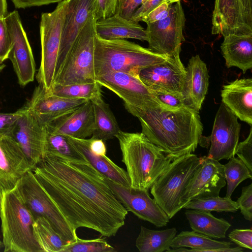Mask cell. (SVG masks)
I'll list each match as a JSON object with an SVG mask.
<instances>
[{
  "instance_id": "6da1fadb",
  "label": "cell",
  "mask_w": 252,
  "mask_h": 252,
  "mask_svg": "<svg viewBox=\"0 0 252 252\" xmlns=\"http://www.w3.org/2000/svg\"><path fill=\"white\" fill-rule=\"evenodd\" d=\"M32 171L74 230L86 227L110 237L125 224L128 211L85 160L46 154Z\"/></svg>"
},
{
  "instance_id": "7a4b0ae2",
  "label": "cell",
  "mask_w": 252,
  "mask_h": 252,
  "mask_svg": "<svg viewBox=\"0 0 252 252\" xmlns=\"http://www.w3.org/2000/svg\"><path fill=\"white\" fill-rule=\"evenodd\" d=\"M130 114L139 119L142 133L173 159L194 152L202 136L199 112L187 106L176 111L158 107Z\"/></svg>"
},
{
  "instance_id": "3957f363",
  "label": "cell",
  "mask_w": 252,
  "mask_h": 252,
  "mask_svg": "<svg viewBox=\"0 0 252 252\" xmlns=\"http://www.w3.org/2000/svg\"><path fill=\"white\" fill-rule=\"evenodd\" d=\"M116 137L122 152V162L126 168L130 188L149 190L174 159L165 155L142 132L121 130Z\"/></svg>"
},
{
  "instance_id": "277c9868",
  "label": "cell",
  "mask_w": 252,
  "mask_h": 252,
  "mask_svg": "<svg viewBox=\"0 0 252 252\" xmlns=\"http://www.w3.org/2000/svg\"><path fill=\"white\" fill-rule=\"evenodd\" d=\"M167 58L125 39L105 40L95 37L94 71L96 78L111 71L138 76L141 69L162 63Z\"/></svg>"
},
{
  "instance_id": "5b68a950",
  "label": "cell",
  "mask_w": 252,
  "mask_h": 252,
  "mask_svg": "<svg viewBox=\"0 0 252 252\" xmlns=\"http://www.w3.org/2000/svg\"><path fill=\"white\" fill-rule=\"evenodd\" d=\"M0 217L5 252H43L33 230L35 218L21 198L16 186L2 192Z\"/></svg>"
},
{
  "instance_id": "8992f818",
  "label": "cell",
  "mask_w": 252,
  "mask_h": 252,
  "mask_svg": "<svg viewBox=\"0 0 252 252\" xmlns=\"http://www.w3.org/2000/svg\"><path fill=\"white\" fill-rule=\"evenodd\" d=\"M202 159L191 153L174 159L151 187L154 199L170 219L183 209L181 197Z\"/></svg>"
},
{
  "instance_id": "52a82bcc",
  "label": "cell",
  "mask_w": 252,
  "mask_h": 252,
  "mask_svg": "<svg viewBox=\"0 0 252 252\" xmlns=\"http://www.w3.org/2000/svg\"><path fill=\"white\" fill-rule=\"evenodd\" d=\"M96 21L94 12H93L80 30L62 65L55 74L53 86L96 82L94 71Z\"/></svg>"
},
{
  "instance_id": "ba28073f",
  "label": "cell",
  "mask_w": 252,
  "mask_h": 252,
  "mask_svg": "<svg viewBox=\"0 0 252 252\" xmlns=\"http://www.w3.org/2000/svg\"><path fill=\"white\" fill-rule=\"evenodd\" d=\"M22 200L35 218L43 217L51 223L63 241H75L74 230L50 197L32 170L27 172L16 185Z\"/></svg>"
},
{
  "instance_id": "9c48e42d",
  "label": "cell",
  "mask_w": 252,
  "mask_h": 252,
  "mask_svg": "<svg viewBox=\"0 0 252 252\" xmlns=\"http://www.w3.org/2000/svg\"><path fill=\"white\" fill-rule=\"evenodd\" d=\"M66 6L65 0H63L58 3L53 11L42 13L41 15V58L36 78L39 85L47 92L52 87L56 74Z\"/></svg>"
},
{
  "instance_id": "30bf717a",
  "label": "cell",
  "mask_w": 252,
  "mask_h": 252,
  "mask_svg": "<svg viewBox=\"0 0 252 252\" xmlns=\"http://www.w3.org/2000/svg\"><path fill=\"white\" fill-rule=\"evenodd\" d=\"M186 17L181 1L172 4L168 15L157 21L147 23L148 49L168 57L180 54L185 40L183 30Z\"/></svg>"
},
{
  "instance_id": "8fae6325",
  "label": "cell",
  "mask_w": 252,
  "mask_h": 252,
  "mask_svg": "<svg viewBox=\"0 0 252 252\" xmlns=\"http://www.w3.org/2000/svg\"><path fill=\"white\" fill-rule=\"evenodd\" d=\"M97 82L113 92L124 102L129 113L161 107L154 92L138 76L119 71H111L98 76Z\"/></svg>"
},
{
  "instance_id": "7c38bea8",
  "label": "cell",
  "mask_w": 252,
  "mask_h": 252,
  "mask_svg": "<svg viewBox=\"0 0 252 252\" xmlns=\"http://www.w3.org/2000/svg\"><path fill=\"white\" fill-rule=\"evenodd\" d=\"M12 46L8 59L11 61L19 84L24 87L34 80L35 63L32 50L17 10L5 17Z\"/></svg>"
},
{
  "instance_id": "4fadbf2b",
  "label": "cell",
  "mask_w": 252,
  "mask_h": 252,
  "mask_svg": "<svg viewBox=\"0 0 252 252\" xmlns=\"http://www.w3.org/2000/svg\"><path fill=\"white\" fill-rule=\"evenodd\" d=\"M241 126L238 118L221 102L217 112L206 157L218 161L234 157L238 144Z\"/></svg>"
},
{
  "instance_id": "5bb4252c",
  "label": "cell",
  "mask_w": 252,
  "mask_h": 252,
  "mask_svg": "<svg viewBox=\"0 0 252 252\" xmlns=\"http://www.w3.org/2000/svg\"><path fill=\"white\" fill-rule=\"evenodd\" d=\"M225 185L224 165L218 160L202 157L181 197L183 208L193 199L219 196Z\"/></svg>"
},
{
  "instance_id": "9a60e30c",
  "label": "cell",
  "mask_w": 252,
  "mask_h": 252,
  "mask_svg": "<svg viewBox=\"0 0 252 252\" xmlns=\"http://www.w3.org/2000/svg\"><path fill=\"white\" fill-rule=\"evenodd\" d=\"M106 179L115 195L127 211L158 227L167 225L170 218L150 196L149 190L127 188Z\"/></svg>"
},
{
  "instance_id": "2e32d148",
  "label": "cell",
  "mask_w": 252,
  "mask_h": 252,
  "mask_svg": "<svg viewBox=\"0 0 252 252\" xmlns=\"http://www.w3.org/2000/svg\"><path fill=\"white\" fill-rule=\"evenodd\" d=\"M10 133L17 142L34 168L45 156V124L25 106Z\"/></svg>"
},
{
  "instance_id": "e0dca14e",
  "label": "cell",
  "mask_w": 252,
  "mask_h": 252,
  "mask_svg": "<svg viewBox=\"0 0 252 252\" xmlns=\"http://www.w3.org/2000/svg\"><path fill=\"white\" fill-rule=\"evenodd\" d=\"M186 75L180 54L141 69L138 77L153 92L181 94Z\"/></svg>"
},
{
  "instance_id": "ac0fdd59",
  "label": "cell",
  "mask_w": 252,
  "mask_h": 252,
  "mask_svg": "<svg viewBox=\"0 0 252 252\" xmlns=\"http://www.w3.org/2000/svg\"><path fill=\"white\" fill-rule=\"evenodd\" d=\"M33 167L10 134H0V188L13 189L20 179Z\"/></svg>"
},
{
  "instance_id": "d6986e66",
  "label": "cell",
  "mask_w": 252,
  "mask_h": 252,
  "mask_svg": "<svg viewBox=\"0 0 252 252\" xmlns=\"http://www.w3.org/2000/svg\"><path fill=\"white\" fill-rule=\"evenodd\" d=\"M65 1L66 6L63 20L56 74L89 16L92 13L94 12L96 5V0H65Z\"/></svg>"
},
{
  "instance_id": "ffe728a7",
  "label": "cell",
  "mask_w": 252,
  "mask_h": 252,
  "mask_svg": "<svg viewBox=\"0 0 252 252\" xmlns=\"http://www.w3.org/2000/svg\"><path fill=\"white\" fill-rule=\"evenodd\" d=\"M88 100L59 96L47 92L40 86L35 87L25 106L43 124L48 123L75 110Z\"/></svg>"
},
{
  "instance_id": "44dd1931",
  "label": "cell",
  "mask_w": 252,
  "mask_h": 252,
  "mask_svg": "<svg viewBox=\"0 0 252 252\" xmlns=\"http://www.w3.org/2000/svg\"><path fill=\"white\" fill-rule=\"evenodd\" d=\"M45 125L55 132L79 139L92 136L95 129L93 105L88 100L72 111Z\"/></svg>"
},
{
  "instance_id": "7402d4cb",
  "label": "cell",
  "mask_w": 252,
  "mask_h": 252,
  "mask_svg": "<svg viewBox=\"0 0 252 252\" xmlns=\"http://www.w3.org/2000/svg\"><path fill=\"white\" fill-rule=\"evenodd\" d=\"M182 91L185 104L199 112L209 86V74L206 63L198 55L189 60Z\"/></svg>"
},
{
  "instance_id": "603a6c76",
  "label": "cell",
  "mask_w": 252,
  "mask_h": 252,
  "mask_svg": "<svg viewBox=\"0 0 252 252\" xmlns=\"http://www.w3.org/2000/svg\"><path fill=\"white\" fill-rule=\"evenodd\" d=\"M222 102L240 120L252 124V79H236L224 85Z\"/></svg>"
},
{
  "instance_id": "cb8c5ba5",
  "label": "cell",
  "mask_w": 252,
  "mask_h": 252,
  "mask_svg": "<svg viewBox=\"0 0 252 252\" xmlns=\"http://www.w3.org/2000/svg\"><path fill=\"white\" fill-rule=\"evenodd\" d=\"M68 137L84 159L96 171L114 183L127 188H130L126 171L116 165L106 155L100 156L94 154L90 149L89 139Z\"/></svg>"
},
{
  "instance_id": "d4e9b609",
  "label": "cell",
  "mask_w": 252,
  "mask_h": 252,
  "mask_svg": "<svg viewBox=\"0 0 252 252\" xmlns=\"http://www.w3.org/2000/svg\"><path fill=\"white\" fill-rule=\"evenodd\" d=\"M230 242L220 241L193 231H183L173 239L170 248L173 252H242L239 246L232 248Z\"/></svg>"
},
{
  "instance_id": "484cf974",
  "label": "cell",
  "mask_w": 252,
  "mask_h": 252,
  "mask_svg": "<svg viewBox=\"0 0 252 252\" xmlns=\"http://www.w3.org/2000/svg\"><path fill=\"white\" fill-rule=\"evenodd\" d=\"M220 46L227 68L235 66L243 73L252 67V34H229Z\"/></svg>"
},
{
  "instance_id": "4316f807",
  "label": "cell",
  "mask_w": 252,
  "mask_h": 252,
  "mask_svg": "<svg viewBox=\"0 0 252 252\" xmlns=\"http://www.w3.org/2000/svg\"><path fill=\"white\" fill-rule=\"evenodd\" d=\"M95 31L97 36L105 40L131 38L147 41L146 30L139 23L117 14L96 20Z\"/></svg>"
},
{
  "instance_id": "83f0119b",
  "label": "cell",
  "mask_w": 252,
  "mask_h": 252,
  "mask_svg": "<svg viewBox=\"0 0 252 252\" xmlns=\"http://www.w3.org/2000/svg\"><path fill=\"white\" fill-rule=\"evenodd\" d=\"M185 215L192 231L211 238H225L231 226L227 220L217 218L209 212L188 210Z\"/></svg>"
},
{
  "instance_id": "f1b7e54d",
  "label": "cell",
  "mask_w": 252,
  "mask_h": 252,
  "mask_svg": "<svg viewBox=\"0 0 252 252\" xmlns=\"http://www.w3.org/2000/svg\"><path fill=\"white\" fill-rule=\"evenodd\" d=\"M102 96L100 94L90 100L94 109L95 124L92 137L105 141L116 137L121 129L109 105Z\"/></svg>"
},
{
  "instance_id": "f546056e",
  "label": "cell",
  "mask_w": 252,
  "mask_h": 252,
  "mask_svg": "<svg viewBox=\"0 0 252 252\" xmlns=\"http://www.w3.org/2000/svg\"><path fill=\"white\" fill-rule=\"evenodd\" d=\"M176 228L156 230L141 226L135 246L140 252H163L170 249L177 234Z\"/></svg>"
},
{
  "instance_id": "4dcf8cb0",
  "label": "cell",
  "mask_w": 252,
  "mask_h": 252,
  "mask_svg": "<svg viewBox=\"0 0 252 252\" xmlns=\"http://www.w3.org/2000/svg\"><path fill=\"white\" fill-rule=\"evenodd\" d=\"M33 230L43 252H61L63 247L68 244L63 240L44 217L35 218L33 224Z\"/></svg>"
},
{
  "instance_id": "1f68e13d",
  "label": "cell",
  "mask_w": 252,
  "mask_h": 252,
  "mask_svg": "<svg viewBox=\"0 0 252 252\" xmlns=\"http://www.w3.org/2000/svg\"><path fill=\"white\" fill-rule=\"evenodd\" d=\"M45 155L51 154L71 159L84 160L67 136L55 132L45 124Z\"/></svg>"
},
{
  "instance_id": "d6a6232c",
  "label": "cell",
  "mask_w": 252,
  "mask_h": 252,
  "mask_svg": "<svg viewBox=\"0 0 252 252\" xmlns=\"http://www.w3.org/2000/svg\"><path fill=\"white\" fill-rule=\"evenodd\" d=\"M101 87L97 82L67 85H55L49 92L64 98L91 100L101 94Z\"/></svg>"
},
{
  "instance_id": "836d02e7",
  "label": "cell",
  "mask_w": 252,
  "mask_h": 252,
  "mask_svg": "<svg viewBox=\"0 0 252 252\" xmlns=\"http://www.w3.org/2000/svg\"><path fill=\"white\" fill-rule=\"evenodd\" d=\"M183 208L209 212L214 211L232 213L237 212L239 209L236 202L232 200L231 197H220L219 196L192 200Z\"/></svg>"
},
{
  "instance_id": "e575fe53",
  "label": "cell",
  "mask_w": 252,
  "mask_h": 252,
  "mask_svg": "<svg viewBox=\"0 0 252 252\" xmlns=\"http://www.w3.org/2000/svg\"><path fill=\"white\" fill-rule=\"evenodd\" d=\"M224 165V172L227 182L226 197L231 196L236 187L247 179L252 178V173L247 166L237 158L233 157Z\"/></svg>"
},
{
  "instance_id": "d590c367",
  "label": "cell",
  "mask_w": 252,
  "mask_h": 252,
  "mask_svg": "<svg viewBox=\"0 0 252 252\" xmlns=\"http://www.w3.org/2000/svg\"><path fill=\"white\" fill-rule=\"evenodd\" d=\"M113 247L109 245L104 238L94 239H77L65 245L61 252H113Z\"/></svg>"
},
{
  "instance_id": "8d00e7d4",
  "label": "cell",
  "mask_w": 252,
  "mask_h": 252,
  "mask_svg": "<svg viewBox=\"0 0 252 252\" xmlns=\"http://www.w3.org/2000/svg\"><path fill=\"white\" fill-rule=\"evenodd\" d=\"M153 92L161 106L166 109L176 111L186 106L184 103L182 94H181L160 92Z\"/></svg>"
},
{
  "instance_id": "74e56055",
  "label": "cell",
  "mask_w": 252,
  "mask_h": 252,
  "mask_svg": "<svg viewBox=\"0 0 252 252\" xmlns=\"http://www.w3.org/2000/svg\"><path fill=\"white\" fill-rule=\"evenodd\" d=\"M244 218L252 220V184L242 188L240 196L236 201Z\"/></svg>"
},
{
  "instance_id": "f35d334b",
  "label": "cell",
  "mask_w": 252,
  "mask_h": 252,
  "mask_svg": "<svg viewBox=\"0 0 252 252\" xmlns=\"http://www.w3.org/2000/svg\"><path fill=\"white\" fill-rule=\"evenodd\" d=\"M235 154L252 173V127L250 133L243 141L238 143Z\"/></svg>"
},
{
  "instance_id": "ab89813d",
  "label": "cell",
  "mask_w": 252,
  "mask_h": 252,
  "mask_svg": "<svg viewBox=\"0 0 252 252\" xmlns=\"http://www.w3.org/2000/svg\"><path fill=\"white\" fill-rule=\"evenodd\" d=\"M144 0H118L115 14L128 20H131L135 11Z\"/></svg>"
},
{
  "instance_id": "60d3db41",
  "label": "cell",
  "mask_w": 252,
  "mask_h": 252,
  "mask_svg": "<svg viewBox=\"0 0 252 252\" xmlns=\"http://www.w3.org/2000/svg\"><path fill=\"white\" fill-rule=\"evenodd\" d=\"M229 239L238 246L250 250H252V229H235L229 234Z\"/></svg>"
},
{
  "instance_id": "b9f144b4",
  "label": "cell",
  "mask_w": 252,
  "mask_h": 252,
  "mask_svg": "<svg viewBox=\"0 0 252 252\" xmlns=\"http://www.w3.org/2000/svg\"><path fill=\"white\" fill-rule=\"evenodd\" d=\"M11 46L5 17H0V58L3 62L8 59Z\"/></svg>"
},
{
  "instance_id": "7bdbcfd3",
  "label": "cell",
  "mask_w": 252,
  "mask_h": 252,
  "mask_svg": "<svg viewBox=\"0 0 252 252\" xmlns=\"http://www.w3.org/2000/svg\"><path fill=\"white\" fill-rule=\"evenodd\" d=\"M118 0H96L94 15L96 20L106 18L116 13Z\"/></svg>"
},
{
  "instance_id": "ee69618b",
  "label": "cell",
  "mask_w": 252,
  "mask_h": 252,
  "mask_svg": "<svg viewBox=\"0 0 252 252\" xmlns=\"http://www.w3.org/2000/svg\"><path fill=\"white\" fill-rule=\"evenodd\" d=\"M22 113V108L13 113H0V134H10Z\"/></svg>"
},
{
  "instance_id": "f6af8a7d",
  "label": "cell",
  "mask_w": 252,
  "mask_h": 252,
  "mask_svg": "<svg viewBox=\"0 0 252 252\" xmlns=\"http://www.w3.org/2000/svg\"><path fill=\"white\" fill-rule=\"evenodd\" d=\"M162 1L163 0H146L135 11L131 20L136 23L142 21L152 10L162 3Z\"/></svg>"
},
{
  "instance_id": "bcb514c9",
  "label": "cell",
  "mask_w": 252,
  "mask_h": 252,
  "mask_svg": "<svg viewBox=\"0 0 252 252\" xmlns=\"http://www.w3.org/2000/svg\"><path fill=\"white\" fill-rule=\"evenodd\" d=\"M172 4L162 3L152 10L147 17L142 21L149 23L157 21L165 18L168 14Z\"/></svg>"
},
{
  "instance_id": "7dc6e473",
  "label": "cell",
  "mask_w": 252,
  "mask_h": 252,
  "mask_svg": "<svg viewBox=\"0 0 252 252\" xmlns=\"http://www.w3.org/2000/svg\"><path fill=\"white\" fill-rule=\"evenodd\" d=\"M63 0H11L17 8H26L32 6H38L51 3H59Z\"/></svg>"
},
{
  "instance_id": "c3c4849f",
  "label": "cell",
  "mask_w": 252,
  "mask_h": 252,
  "mask_svg": "<svg viewBox=\"0 0 252 252\" xmlns=\"http://www.w3.org/2000/svg\"><path fill=\"white\" fill-rule=\"evenodd\" d=\"M89 139L90 149L94 154L100 156L106 155V147L103 140L92 137Z\"/></svg>"
},
{
  "instance_id": "681fc988",
  "label": "cell",
  "mask_w": 252,
  "mask_h": 252,
  "mask_svg": "<svg viewBox=\"0 0 252 252\" xmlns=\"http://www.w3.org/2000/svg\"><path fill=\"white\" fill-rule=\"evenodd\" d=\"M6 0H0V17H5L7 14Z\"/></svg>"
},
{
  "instance_id": "f907efd6",
  "label": "cell",
  "mask_w": 252,
  "mask_h": 252,
  "mask_svg": "<svg viewBox=\"0 0 252 252\" xmlns=\"http://www.w3.org/2000/svg\"><path fill=\"white\" fill-rule=\"evenodd\" d=\"M181 0H163L162 3H165L167 4H173L178 1H180Z\"/></svg>"
},
{
  "instance_id": "816d5d0a",
  "label": "cell",
  "mask_w": 252,
  "mask_h": 252,
  "mask_svg": "<svg viewBox=\"0 0 252 252\" xmlns=\"http://www.w3.org/2000/svg\"><path fill=\"white\" fill-rule=\"evenodd\" d=\"M5 65L3 63H0V73L2 71V70L5 68Z\"/></svg>"
},
{
  "instance_id": "f5cc1de1",
  "label": "cell",
  "mask_w": 252,
  "mask_h": 252,
  "mask_svg": "<svg viewBox=\"0 0 252 252\" xmlns=\"http://www.w3.org/2000/svg\"><path fill=\"white\" fill-rule=\"evenodd\" d=\"M1 200H2V191L0 188V208H1Z\"/></svg>"
},
{
  "instance_id": "db71d44e",
  "label": "cell",
  "mask_w": 252,
  "mask_h": 252,
  "mask_svg": "<svg viewBox=\"0 0 252 252\" xmlns=\"http://www.w3.org/2000/svg\"><path fill=\"white\" fill-rule=\"evenodd\" d=\"M3 247L2 242V241L0 239V250Z\"/></svg>"
},
{
  "instance_id": "11a10c76",
  "label": "cell",
  "mask_w": 252,
  "mask_h": 252,
  "mask_svg": "<svg viewBox=\"0 0 252 252\" xmlns=\"http://www.w3.org/2000/svg\"><path fill=\"white\" fill-rule=\"evenodd\" d=\"M3 61L2 60V59L0 58V63H3Z\"/></svg>"
}]
</instances>
